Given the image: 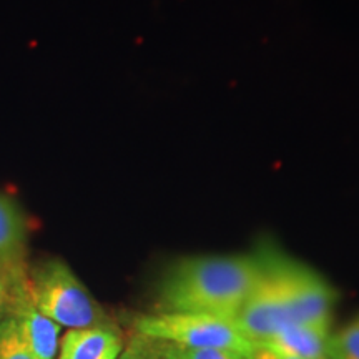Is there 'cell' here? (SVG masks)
<instances>
[{
  "instance_id": "cell-1",
  "label": "cell",
  "mask_w": 359,
  "mask_h": 359,
  "mask_svg": "<svg viewBox=\"0 0 359 359\" xmlns=\"http://www.w3.org/2000/svg\"><path fill=\"white\" fill-rule=\"evenodd\" d=\"M262 275L259 255H205L180 259L161 281V313H206L233 318Z\"/></svg>"
},
{
  "instance_id": "cell-2",
  "label": "cell",
  "mask_w": 359,
  "mask_h": 359,
  "mask_svg": "<svg viewBox=\"0 0 359 359\" xmlns=\"http://www.w3.org/2000/svg\"><path fill=\"white\" fill-rule=\"evenodd\" d=\"M27 290L34 306L60 327L85 330L109 325L100 304L60 259L39 264L27 278Z\"/></svg>"
},
{
  "instance_id": "cell-3",
  "label": "cell",
  "mask_w": 359,
  "mask_h": 359,
  "mask_svg": "<svg viewBox=\"0 0 359 359\" xmlns=\"http://www.w3.org/2000/svg\"><path fill=\"white\" fill-rule=\"evenodd\" d=\"M138 334L156 343L185 348L224 349L250 359L255 343L233 318L206 313H156L138 318Z\"/></svg>"
},
{
  "instance_id": "cell-4",
  "label": "cell",
  "mask_w": 359,
  "mask_h": 359,
  "mask_svg": "<svg viewBox=\"0 0 359 359\" xmlns=\"http://www.w3.org/2000/svg\"><path fill=\"white\" fill-rule=\"evenodd\" d=\"M259 257L262 275L236 316L238 326L246 338L253 341L255 346L276 330L291 323L288 299L278 264V253L264 251Z\"/></svg>"
},
{
  "instance_id": "cell-5",
  "label": "cell",
  "mask_w": 359,
  "mask_h": 359,
  "mask_svg": "<svg viewBox=\"0 0 359 359\" xmlns=\"http://www.w3.org/2000/svg\"><path fill=\"white\" fill-rule=\"evenodd\" d=\"M278 264L288 299L291 323L331 326L336 293L313 269L278 253Z\"/></svg>"
},
{
  "instance_id": "cell-6",
  "label": "cell",
  "mask_w": 359,
  "mask_h": 359,
  "mask_svg": "<svg viewBox=\"0 0 359 359\" xmlns=\"http://www.w3.org/2000/svg\"><path fill=\"white\" fill-rule=\"evenodd\" d=\"M8 314L19 325L20 334L34 359H55L60 343V326L43 316L30 299L27 290V275L24 273L13 288Z\"/></svg>"
},
{
  "instance_id": "cell-7",
  "label": "cell",
  "mask_w": 359,
  "mask_h": 359,
  "mask_svg": "<svg viewBox=\"0 0 359 359\" xmlns=\"http://www.w3.org/2000/svg\"><path fill=\"white\" fill-rule=\"evenodd\" d=\"M122 349V336L110 325L69 330L57 359H118Z\"/></svg>"
},
{
  "instance_id": "cell-8",
  "label": "cell",
  "mask_w": 359,
  "mask_h": 359,
  "mask_svg": "<svg viewBox=\"0 0 359 359\" xmlns=\"http://www.w3.org/2000/svg\"><path fill=\"white\" fill-rule=\"evenodd\" d=\"M327 338L330 327L290 323L258 344L299 359H327Z\"/></svg>"
},
{
  "instance_id": "cell-9",
  "label": "cell",
  "mask_w": 359,
  "mask_h": 359,
  "mask_svg": "<svg viewBox=\"0 0 359 359\" xmlns=\"http://www.w3.org/2000/svg\"><path fill=\"white\" fill-rule=\"evenodd\" d=\"M27 240V219L11 196L0 193V263L20 264Z\"/></svg>"
},
{
  "instance_id": "cell-10",
  "label": "cell",
  "mask_w": 359,
  "mask_h": 359,
  "mask_svg": "<svg viewBox=\"0 0 359 359\" xmlns=\"http://www.w3.org/2000/svg\"><path fill=\"white\" fill-rule=\"evenodd\" d=\"M326 354L327 359H359V314L338 333L330 334Z\"/></svg>"
},
{
  "instance_id": "cell-11",
  "label": "cell",
  "mask_w": 359,
  "mask_h": 359,
  "mask_svg": "<svg viewBox=\"0 0 359 359\" xmlns=\"http://www.w3.org/2000/svg\"><path fill=\"white\" fill-rule=\"evenodd\" d=\"M0 359H34L11 314L0 323Z\"/></svg>"
},
{
  "instance_id": "cell-12",
  "label": "cell",
  "mask_w": 359,
  "mask_h": 359,
  "mask_svg": "<svg viewBox=\"0 0 359 359\" xmlns=\"http://www.w3.org/2000/svg\"><path fill=\"white\" fill-rule=\"evenodd\" d=\"M150 341V339H148ZM155 343V351L163 359H246L240 354L224 351V349H210V348H185L177 344Z\"/></svg>"
},
{
  "instance_id": "cell-13",
  "label": "cell",
  "mask_w": 359,
  "mask_h": 359,
  "mask_svg": "<svg viewBox=\"0 0 359 359\" xmlns=\"http://www.w3.org/2000/svg\"><path fill=\"white\" fill-rule=\"evenodd\" d=\"M22 275H24V269L20 264L12 266V264L0 263V323L4 321V316L8 314L13 288Z\"/></svg>"
},
{
  "instance_id": "cell-14",
  "label": "cell",
  "mask_w": 359,
  "mask_h": 359,
  "mask_svg": "<svg viewBox=\"0 0 359 359\" xmlns=\"http://www.w3.org/2000/svg\"><path fill=\"white\" fill-rule=\"evenodd\" d=\"M250 359H299V358L290 356V354L275 351V349L258 344V346L255 348L253 354H251V356H250Z\"/></svg>"
},
{
  "instance_id": "cell-15",
  "label": "cell",
  "mask_w": 359,
  "mask_h": 359,
  "mask_svg": "<svg viewBox=\"0 0 359 359\" xmlns=\"http://www.w3.org/2000/svg\"><path fill=\"white\" fill-rule=\"evenodd\" d=\"M138 348V359H163L155 351L154 346H147V343H135Z\"/></svg>"
},
{
  "instance_id": "cell-16",
  "label": "cell",
  "mask_w": 359,
  "mask_h": 359,
  "mask_svg": "<svg viewBox=\"0 0 359 359\" xmlns=\"http://www.w3.org/2000/svg\"><path fill=\"white\" fill-rule=\"evenodd\" d=\"M118 359H138V348H137V344L132 343V346L125 349V351L118 356Z\"/></svg>"
}]
</instances>
